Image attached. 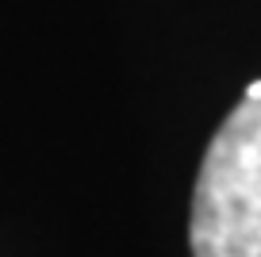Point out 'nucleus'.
I'll return each instance as SVG.
<instances>
[{
	"mask_svg": "<svg viewBox=\"0 0 261 257\" xmlns=\"http://www.w3.org/2000/svg\"><path fill=\"white\" fill-rule=\"evenodd\" d=\"M192 257H261V81L223 119L192 192Z\"/></svg>",
	"mask_w": 261,
	"mask_h": 257,
	"instance_id": "f257e3e1",
	"label": "nucleus"
}]
</instances>
